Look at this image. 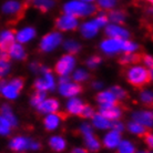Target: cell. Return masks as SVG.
Returning <instances> with one entry per match:
<instances>
[{"mask_svg":"<svg viewBox=\"0 0 153 153\" xmlns=\"http://www.w3.org/2000/svg\"><path fill=\"white\" fill-rule=\"evenodd\" d=\"M36 36H37V31L35 28L31 26H27L16 32V41L25 45V43L32 41L36 38Z\"/></svg>","mask_w":153,"mask_h":153,"instance_id":"ffe728a7","label":"cell"},{"mask_svg":"<svg viewBox=\"0 0 153 153\" xmlns=\"http://www.w3.org/2000/svg\"><path fill=\"white\" fill-rule=\"evenodd\" d=\"M132 120L144 126L146 129L153 128V110L144 109V110H137L132 113Z\"/></svg>","mask_w":153,"mask_h":153,"instance_id":"5bb4252c","label":"cell"},{"mask_svg":"<svg viewBox=\"0 0 153 153\" xmlns=\"http://www.w3.org/2000/svg\"><path fill=\"white\" fill-rule=\"evenodd\" d=\"M118 153H137V149L134 143L130 140H122L118 146Z\"/></svg>","mask_w":153,"mask_h":153,"instance_id":"d6a6232c","label":"cell"},{"mask_svg":"<svg viewBox=\"0 0 153 153\" xmlns=\"http://www.w3.org/2000/svg\"><path fill=\"white\" fill-rule=\"evenodd\" d=\"M12 128H13V126L11 124V122L7 118L1 115V118H0V133H1V135L2 137L9 135L11 133Z\"/></svg>","mask_w":153,"mask_h":153,"instance_id":"e575fe53","label":"cell"},{"mask_svg":"<svg viewBox=\"0 0 153 153\" xmlns=\"http://www.w3.org/2000/svg\"><path fill=\"white\" fill-rule=\"evenodd\" d=\"M123 41L124 40H122V39L109 38L108 37L107 39H103L100 42V50L109 57L118 54L119 52H122Z\"/></svg>","mask_w":153,"mask_h":153,"instance_id":"9c48e42d","label":"cell"},{"mask_svg":"<svg viewBox=\"0 0 153 153\" xmlns=\"http://www.w3.org/2000/svg\"><path fill=\"white\" fill-rule=\"evenodd\" d=\"M11 71V63L9 60H0V74L1 76H8Z\"/></svg>","mask_w":153,"mask_h":153,"instance_id":"60d3db41","label":"cell"},{"mask_svg":"<svg viewBox=\"0 0 153 153\" xmlns=\"http://www.w3.org/2000/svg\"><path fill=\"white\" fill-rule=\"evenodd\" d=\"M126 129H128V131H129L131 134L137 135V137H144V134L148 132L146 126L140 124V123L137 122V121H134V120L130 121V122L126 124Z\"/></svg>","mask_w":153,"mask_h":153,"instance_id":"4316f807","label":"cell"},{"mask_svg":"<svg viewBox=\"0 0 153 153\" xmlns=\"http://www.w3.org/2000/svg\"><path fill=\"white\" fill-rule=\"evenodd\" d=\"M126 79L134 88H142L151 81L150 70L146 65L138 63L130 65L126 71Z\"/></svg>","mask_w":153,"mask_h":153,"instance_id":"6da1fadb","label":"cell"},{"mask_svg":"<svg viewBox=\"0 0 153 153\" xmlns=\"http://www.w3.org/2000/svg\"><path fill=\"white\" fill-rule=\"evenodd\" d=\"M13 42H16V32L11 29L2 30L0 33V48L7 50Z\"/></svg>","mask_w":153,"mask_h":153,"instance_id":"d4e9b609","label":"cell"},{"mask_svg":"<svg viewBox=\"0 0 153 153\" xmlns=\"http://www.w3.org/2000/svg\"><path fill=\"white\" fill-rule=\"evenodd\" d=\"M150 76H151V81H153V69L150 70Z\"/></svg>","mask_w":153,"mask_h":153,"instance_id":"816d5d0a","label":"cell"},{"mask_svg":"<svg viewBox=\"0 0 153 153\" xmlns=\"http://www.w3.org/2000/svg\"><path fill=\"white\" fill-rule=\"evenodd\" d=\"M139 49V45L135 42L131 41V40H124L123 41V48L122 52L123 53H135V51Z\"/></svg>","mask_w":153,"mask_h":153,"instance_id":"74e56055","label":"cell"},{"mask_svg":"<svg viewBox=\"0 0 153 153\" xmlns=\"http://www.w3.org/2000/svg\"><path fill=\"white\" fill-rule=\"evenodd\" d=\"M60 109V102L54 98H46L42 101V103L37 108V111L41 114H50V113H56Z\"/></svg>","mask_w":153,"mask_h":153,"instance_id":"2e32d148","label":"cell"},{"mask_svg":"<svg viewBox=\"0 0 153 153\" xmlns=\"http://www.w3.org/2000/svg\"><path fill=\"white\" fill-rule=\"evenodd\" d=\"M104 33L109 38H117L128 40L130 37V32L126 27L122 25H117V23H109L107 27L104 28Z\"/></svg>","mask_w":153,"mask_h":153,"instance_id":"30bf717a","label":"cell"},{"mask_svg":"<svg viewBox=\"0 0 153 153\" xmlns=\"http://www.w3.org/2000/svg\"><path fill=\"white\" fill-rule=\"evenodd\" d=\"M83 142L85 144V149L93 153L98 152L101 149V146H102L101 141L94 135V133H89L83 135Z\"/></svg>","mask_w":153,"mask_h":153,"instance_id":"484cf974","label":"cell"},{"mask_svg":"<svg viewBox=\"0 0 153 153\" xmlns=\"http://www.w3.org/2000/svg\"><path fill=\"white\" fill-rule=\"evenodd\" d=\"M62 48L67 51V53L70 54H76L80 52L81 45L79 41H76L74 39H67L62 43Z\"/></svg>","mask_w":153,"mask_h":153,"instance_id":"83f0119b","label":"cell"},{"mask_svg":"<svg viewBox=\"0 0 153 153\" xmlns=\"http://www.w3.org/2000/svg\"><path fill=\"white\" fill-rule=\"evenodd\" d=\"M122 141V137H121V132L115 131L113 129L107 131L104 133L103 138H102V144L105 149L113 150L118 149L120 142Z\"/></svg>","mask_w":153,"mask_h":153,"instance_id":"4fadbf2b","label":"cell"},{"mask_svg":"<svg viewBox=\"0 0 153 153\" xmlns=\"http://www.w3.org/2000/svg\"><path fill=\"white\" fill-rule=\"evenodd\" d=\"M97 102L99 103V107H110V105H114L118 102L117 97L111 90H101L97 93L96 96Z\"/></svg>","mask_w":153,"mask_h":153,"instance_id":"d6986e66","label":"cell"},{"mask_svg":"<svg viewBox=\"0 0 153 153\" xmlns=\"http://www.w3.org/2000/svg\"><path fill=\"white\" fill-rule=\"evenodd\" d=\"M148 1H149L150 4H152V6H153V0H148Z\"/></svg>","mask_w":153,"mask_h":153,"instance_id":"11a10c76","label":"cell"},{"mask_svg":"<svg viewBox=\"0 0 153 153\" xmlns=\"http://www.w3.org/2000/svg\"><path fill=\"white\" fill-rule=\"evenodd\" d=\"M113 93H114V96L117 97V99L118 101H121V100H124L128 97V93H126V89H123L122 87H120V85H113L111 89H110Z\"/></svg>","mask_w":153,"mask_h":153,"instance_id":"ab89813d","label":"cell"},{"mask_svg":"<svg viewBox=\"0 0 153 153\" xmlns=\"http://www.w3.org/2000/svg\"><path fill=\"white\" fill-rule=\"evenodd\" d=\"M137 153H148V151H144V150H140V151H137Z\"/></svg>","mask_w":153,"mask_h":153,"instance_id":"db71d44e","label":"cell"},{"mask_svg":"<svg viewBox=\"0 0 153 153\" xmlns=\"http://www.w3.org/2000/svg\"><path fill=\"white\" fill-rule=\"evenodd\" d=\"M48 144H49L50 149L53 150L54 152H63L67 149V140H65L62 135H51L48 140Z\"/></svg>","mask_w":153,"mask_h":153,"instance_id":"cb8c5ba5","label":"cell"},{"mask_svg":"<svg viewBox=\"0 0 153 153\" xmlns=\"http://www.w3.org/2000/svg\"><path fill=\"white\" fill-rule=\"evenodd\" d=\"M58 91L63 98L70 99V98L79 96L82 91V87L80 85V83L70 80L69 76H59Z\"/></svg>","mask_w":153,"mask_h":153,"instance_id":"52a82bcc","label":"cell"},{"mask_svg":"<svg viewBox=\"0 0 153 153\" xmlns=\"http://www.w3.org/2000/svg\"><path fill=\"white\" fill-rule=\"evenodd\" d=\"M79 130H80V133L82 134V135H85V134H89V133H93V126L90 124V123L83 122L80 124Z\"/></svg>","mask_w":153,"mask_h":153,"instance_id":"7bdbcfd3","label":"cell"},{"mask_svg":"<svg viewBox=\"0 0 153 153\" xmlns=\"http://www.w3.org/2000/svg\"><path fill=\"white\" fill-rule=\"evenodd\" d=\"M54 26H56L58 30L61 31V32L74 31L79 27V20H78V17H76V16L63 12L61 16H59L56 19Z\"/></svg>","mask_w":153,"mask_h":153,"instance_id":"ba28073f","label":"cell"},{"mask_svg":"<svg viewBox=\"0 0 153 153\" xmlns=\"http://www.w3.org/2000/svg\"><path fill=\"white\" fill-rule=\"evenodd\" d=\"M25 87V81L21 78H12L9 81H1V96L4 97L6 100L13 101L20 94V91Z\"/></svg>","mask_w":153,"mask_h":153,"instance_id":"3957f363","label":"cell"},{"mask_svg":"<svg viewBox=\"0 0 153 153\" xmlns=\"http://www.w3.org/2000/svg\"><path fill=\"white\" fill-rule=\"evenodd\" d=\"M47 92L45 91H36L30 98V104L32 105L33 108H37L42 103V101L47 98Z\"/></svg>","mask_w":153,"mask_h":153,"instance_id":"d590c367","label":"cell"},{"mask_svg":"<svg viewBox=\"0 0 153 153\" xmlns=\"http://www.w3.org/2000/svg\"><path fill=\"white\" fill-rule=\"evenodd\" d=\"M76 59L73 54H62L56 62L54 71L59 76H69L76 70Z\"/></svg>","mask_w":153,"mask_h":153,"instance_id":"8992f818","label":"cell"},{"mask_svg":"<svg viewBox=\"0 0 153 153\" xmlns=\"http://www.w3.org/2000/svg\"><path fill=\"white\" fill-rule=\"evenodd\" d=\"M84 107L85 104L83 103V101L78 97L70 98L65 102V111L70 115H81Z\"/></svg>","mask_w":153,"mask_h":153,"instance_id":"ac0fdd59","label":"cell"},{"mask_svg":"<svg viewBox=\"0 0 153 153\" xmlns=\"http://www.w3.org/2000/svg\"><path fill=\"white\" fill-rule=\"evenodd\" d=\"M70 153H88V150L81 148V146H76L70 151Z\"/></svg>","mask_w":153,"mask_h":153,"instance_id":"f907efd6","label":"cell"},{"mask_svg":"<svg viewBox=\"0 0 153 153\" xmlns=\"http://www.w3.org/2000/svg\"><path fill=\"white\" fill-rule=\"evenodd\" d=\"M102 62V59L99 56H90V57L85 60V65L88 67L89 69H97Z\"/></svg>","mask_w":153,"mask_h":153,"instance_id":"f35d334b","label":"cell"},{"mask_svg":"<svg viewBox=\"0 0 153 153\" xmlns=\"http://www.w3.org/2000/svg\"><path fill=\"white\" fill-rule=\"evenodd\" d=\"M99 112L102 113L105 118H108L109 120H111V121L120 120V118L122 117V110L117 104L110 105V107H100Z\"/></svg>","mask_w":153,"mask_h":153,"instance_id":"603a6c76","label":"cell"},{"mask_svg":"<svg viewBox=\"0 0 153 153\" xmlns=\"http://www.w3.org/2000/svg\"><path fill=\"white\" fill-rule=\"evenodd\" d=\"M40 148H41V144H40L38 141L32 140V142H31V146H30L31 151H38V150H40Z\"/></svg>","mask_w":153,"mask_h":153,"instance_id":"681fc988","label":"cell"},{"mask_svg":"<svg viewBox=\"0 0 153 153\" xmlns=\"http://www.w3.org/2000/svg\"><path fill=\"white\" fill-rule=\"evenodd\" d=\"M141 60V57L137 53H123L120 57L119 62L122 65H137Z\"/></svg>","mask_w":153,"mask_h":153,"instance_id":"1f68e13d","label":"cell"},{"mask_svg":"<svg viewBox=\"0 0 153 153\" xmlns=\"http://www.w3.org/2000/svg\"><path fill=\"white\" fill-rule=\"evenodd\" d=\"M82 1H85V2H89V4H92V2H94L97 0H82Z\"/></svg>","mask_w":153,"mask_h":153,"instance_id":"f5cc1de1","label":"cell"},{"mask_svg":"<svg viewBox=\"0 0 153 153\" xmlns=\"http://www.w3.org/2000/svg\"><path fill=\"white\" fill-rule=\"evenodd\" d=\"M41 67L42 65H40V63H38V62H31L30 63V70L32 71L33 73H38L40 72V70H41Z\"/></svg>","mask_w":153,"mask_h":153,"instance_id":"c3c4849f","label":"cell"},{"mask_svg":"<svg viewBox=\"0 0 153 153\" xmlns=\"http://www.w3.org/2000/svg\"><path fill=\"white\" fill-rule=\"evenodd\" d=\"M92 122L91 124L93 126L94 129H98V130H109V129H111L112 126V121L111 120H109L108 118H105L102 113H96V114L93 115V118L91 119Z\"/></svg>","mask_w":153,"mask_h":153,"instance_id":"7402d4cb","label":"cell"},{"mask_svg":"<svg viewBox=\"0 0 153 153\" xmlns=\"http://www.w3.org/2000/svg\"><path fill=\"white\" fill-rule=\"evenodd\" d=\"M62 43H63V36L61 31H50L39 41V49L45 53H50L58 49Z\"/></svg>","mask_w":153,"mask_h":153,"instance_id":"5b68a950","label":"cell"},{"mask_svg":"<svg viewBox=\"0 0 153 153\" xmlns=\"http://www.w3.org/2000/svg\"><path fill=\"white\" fill-rule=\"evenodd\" d=\"M148 153H153V151H148Z\"/></svg>","mask_w":153,"mask_h":153,"instance_id":"9f6ffc18","label":"cell"},{"mask_svg":"<svg viewBox=\"0 0 153 153\" xmlns=\"http://www.w3.org/2000/svg\"><path fill=\"white\" fill-rule=\"evenodd\" d=\"M23 10V4L18 0H7L2 4L1 11L9 17H18Z\"/></svg>","mask_w":153,"mask_h":153,"instance_id":"9a60e30c","label":"cell"},{"mask_svg":"<svg viewBox=\"0 0 153 153\" xmlns=\"http://www.w3.org/2000/svg\"><path fill=\"white\" fill-rule=\"evenodd\" d=\"M8 54L10 59L12 60H16V61H23L27 59V51L25 49L22 43H19V42H13L11 46L7 49Z\"/></svg>","mask_w":153,"mask_h":153,"instance_id":"44dd1931","label":"cell"},{"mask_svg":"<svg viewBox=\"0 0 153 153\" xmlns=\"http://www.w3.org/2000/svg\"><path fill=\"white\" fill-rule=\"evenodd\" d=\"M97 4L102 10H113L118 4V0H97Z\"/></svg>","mask_w":153,"mask_h":153,"instance_id":"8d00e7d4","label":"cell"},{"mask_svg":"<svg viewBox=\"0 0 153 153\" xmlns=\"http://www.w3.org/2000/svg\"><path fill=\"white\" fill-rule=\"evenodd\" d=\"M91 87H92V89H94L96 91H101V90L103 89V82L99 80H96L92 82Z\"/></svg>","mask_w":153,"mask_h":153,"instance_id":"7dc6e473","label":"cell"},{"mask_svg":"<svg viewBox=\"0 0 153 153\" xmlns=\"http://www.w3.org/2000/svg\"><path fill=\"white\" fill-rule=\"evenodd\" d=\"M63 12L76 16L78 18H85L94 15L97 12V7L93 4H89L82 0H69L63 4Z\"/></svg>","mask_w":153,"mask_h":153,"instance_id":"7a4b0ae2","label":"cell"},{"mask_svg":"<svg viewBox=\"0 0 153 153\" xmlns=\"http://www.w3.org/2000/svg\"><path fill=\"white\" fill-rule=\"evenodd\" d=\"M143 138H144V142H146V144L148 146V148L149 149H153V133L146 132Z\"/></svg>","mask_w":153,"mask_h":153,"instance_id":"bcb514c9","label":"cell"},{"mask_svg":"<svg viewBox=\"0 0 153 153\" xmlns=\"http://www.w3.org/2000/svg\"><path fill=\"white\" fill-rule=\"evenodd\" d=\"M101 29L100 25L97 22L96 18L84 21L80 26V33L84 39H93Z\"/></svg>","mask_w":153,"mask_h":153,"instance_id":"7c38bea8","label":"cell"},{"mask_svg":"<svg viewBox=\"0 0 153 153\" xmlns=\"http://www.w3.org/2000/svg\"><path fill=\"white\" fill-rule=\"evenodd\" d=\"M33 7L42 12H47L51 10L56 4L54 0H32Z\"/></svg>","mask_w":153,"mask_h":153,"instance_id":"f1b7e54d","label":"cell"},{"mask_svg":"<svg viewBox=\"0 0 153 153\" xmlns=\"http://www.w3.org/2000/svg\"><path fill=\"white\" fill-rule=\"evenodd\" d=\"M62 120H63V115L60 113H58V112L50 113L43 118V126L47 131L52 132V131H56L60 128Z\"/></svg>","mask_w":153,"mask_h":153,"instance_id":"e0dca14e","label":"cell"},{"mask_svg":"<svg viewBox=\"0 0 153 153\" xmlns=\"http://www.w3.org/2000/svg\"><path fill=\"white\" fill-rule=\"evenodd\" d=\"M41 76L37 78L33 83V88L36 91H53L56 89V78H54L53 73L51 71L50 68L47 65H42L41 70H40Z\"/></svg>","mask_w":153,"mask_h":153,"instance_id":"277c9868","label":"cell"},{"mask_svg":"<svg viewBox=\"0 0 153 153\" xmlns=\"http://www.w3.org/2000/svg\"><path fill=\"white\" fill-rule=\"evenodd\" d=\"M89 78H90V73L84 68H78L72 73V80L74 82H78V83H82V82L88 81Z\"/></svg>","mask_w":153,"mask_h":153,"instance_id":"4dcf8cb0","label":"cell"},{"mask_svg":"<svg viewBox=\"0 0 153 153\" xmlns=\"http://www.w3.org/2000/svg\"><path fill=\"white\" fill-rule=\"evenodd\" d=\"M18 153H23V152H18Z\"/></svg>","mask_w":153,"mask_h":153,"instance_id":"6f0895ef","label":"cell"},{"mask_svg":"<svg viewBox=\"0 0 153 153\" xmlns=\"http://www.w3.org/2000/svg\"><path fill=\"white\" fill-rule=\"evenodd\" d=\"M94 114H96L94 109H93L91 105L85 104V107H84L83 111H82V114H81V117H82V118H85V119H92Z\"/></svg>","mask_w":153,"mask_h":153,"instance_id":"ee69618b","label":"cell"},{"mask_svg":"<svg viewBox=\"0 0 153 153\" xmlns=\"http://www.w3.org/2000/svg\"><path fill=\"white\" fill-rule=\"evenodd\" d=\"M109 21L111 23H117V25H122L126 19V12L122 10H111L109 12Z\"/></svg>","mask_w":153,"mask_h":153,"instance_id":"f546056e","label":"cell"},{"mask_svg":"<svg viewBox=\"0 0 153 153\" xmlns=\"http://www.w3.org/2000/svg\"><path fill=\"white\" fill-rule=\"evenodd\" d=\"M139 99L144 105H153V91L150 89H143L139 94Z\"/></svg>","mask_w":153,"mask_h":153,"instance_id":"836d02e7","label":"cell"},{"mask_svg":"<svg viewBox=\"0 0 153 153\" xmlns=\"http://www.w3.org/2000/svg\"><path fill=\"white\" fill-rule=\"evenodd\" d=\"M111 129L115 131H119V132H121L122 133L124 129H126V126H124V123L122 121H120V120H117V121H112V126Z\"/></svg>","mask_w":153,"mask_h":153,"instance_id":"f6af8a7d","label":"cell"},{"mask_svg":"<svg viewBox=\"0 0 153 153\" xmlns=\"http://www.w3.org/2000/svg\"><path fill=\"white\" fill-rule=\"evenodd\" d=\"M141 61L143 65H146L148 69H153V56L151 54H143L141 57Z\"/></svg>","mask_w":153,"mask_h":153,"instance_id":"b9f144b4","label":"cell"},{"mask_svg":"<svg viewBox=\"0 0 153 153\" xmlns=\"http://www.w3.org/2000/svg\"><path fill=\"white\" fill-rule=\"evenodd\" d=\"M31 142H32V140L30 138H28V137L16 135L9 141L8 146L13 152H25L27 150H30Z\"/></svg>","mask_w":153,"mask_h":153,"instance_id":"8fae6325","label":"cell"}]
</instances>
